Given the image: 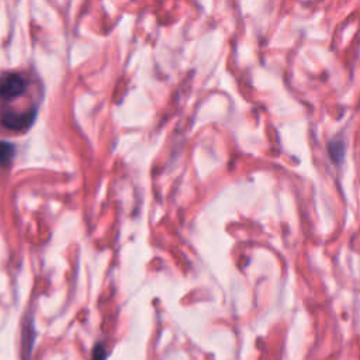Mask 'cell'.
I'll return each mask as SVG.
<instances>
[{
  "label": "cell",
  "instance_id": "277c9868",
  "mask_svg": "<svg viewBox=\"0 0 360 360\" xmlns=\"http://www.w3.org/2000/svg\"><path fill=\"white\" fill-rule=\"evenodd\" d=\"M14 152H15V148L13 143L0 141V165L8 162L14 156Z\"/></svg>",
  "mask_w": 360,
  "mask_h": 360
},
{
  "label": "cell",
  "instance_id": "5b68a950",
  "mask_svg": "<svg viewBox=\"0 0 360 360\" xmlns=\"http://www.w3.org/2000/svg\"><path fill=\"white\" fill-rule=\"evenodd\" d=\"M91 360H107L105 347H104L101 343H98V345H96V346H94V349H93V357H91Z\"/></svg>",
  "mask_w": 360,
  "mask_h": 360
},
{
  "label": "cell",
  "instance_id": "6da1fadb",
  "mask_svg": "<svg viewBox=\"0 0 360 360\" xmlns=\"http://www.w3.org/2000/svg\"><path fill=\"white\" fill-rule=\"evenodd\" d=\"M27 90V80L17 72H6L0 76V98L11 100L20 97Z\"/></svg>",
  "mask_w": 360,
  "mask_h": 360
},
{
  "label": "cell",
  "instance_id": "7a4b0ae2",
  "mask_svg": "<svg viewBox=\"0 0 360 360\" xmlns=\"http://www.w3.org/2000/svg\"><path fill=\"white\" fill-rule=\"evenodd\" d=\"M35 118H37V107L22 112L4 111L0 115V122L3 127H6L10 131H25L32 125Z\"/></svg>",
  "mask_w": 360,
  "mask_h": 360
},
{
  "label": "cell",
  "instance_id": "3957f363",
  "mask_svg": "<svg viewBox=\"0 0 360 360\" xmlns=\"http://www.w3.org/2000/svg\"><path fill=\"white\" fill-rule=\"evenodd\" d=\"M328 155L335 165H340L346 158V142L342 136H335L326 143Z\"/></svg>",
  "mask_w": 360,
  "mask_h": 360
}]
</instances>
